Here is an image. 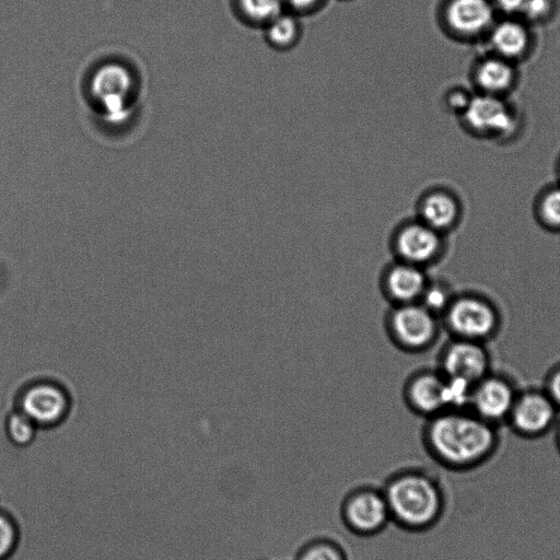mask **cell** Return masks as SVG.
<instances>
[{"label": "cell", "mask_w": 560, "mask_h": 560, "mask_svg": "<svg viewBox=\"0 0 560 560\" xmlns=\"http://www.w3.org/2000/svg\"><path fill=\"white\" fill-rule=\"evenodd\" d=\"M384 326L393 345L408 354L425 352L439 335L438 315L422 303L392 306Z\"/></svg>", "instance_id": "277c9868"}, {"label": "cell", "mask_w": 560, "mask_h": 560, "mask_svg": "<svg viewBox=\"0 0 560 560\" xmlns=\"http://www.w3.org/2000/svg\"><path fill=\"white\" fill-rule=\"evenodd\" d=\"M466 120L481 132L505 134L513 127L512 116L506 105L493 96L472 100L466 108Z\"/></svg>", "instance_id": "4fadbf2b"}, {"label": "cell", "mask_w": 560, "mask_h": 560, "mask_svg": "<svg viewBox=\"0 0 560 560\" xmlns=\"http://www.w3.org/2000/svg\"><path fill=\"white\" fill-rule=\"evenodd\" d=\"M450 331L460 340L478 342L497 328V314L492 305L476 297L453 299L445 313Z\"/></svg>", "instance_id": "8992f818"}, {"label": "cell", "mask_w": 560, "mask_h": 560, "mask_svg": "<svg viewBox=\"0 0 560 560\" xmlns=\"http://www.w3.org/2000/svg\"><path fill=\"white\" fill-rule=\"evenodd\" d=\"M550 0H525L522 11L530 19H540L550 10Z\"/></svg>", "instance_id": "d4e9b609"}, {"label": "cell", "mask_w": 560, "mask_h": 560, "mask_svg": "<svg viewBox=\"0 0 560 560\" xmlns=\"http://www.w3.org/2000/svg\"><path fill=\"white\" fill-rule=\"evenodd\" d=\"M451 27L465 34L483 31L493 20V8L487 0H453L448 8Z\"/></svg>", "instance_id": "5bb4252c"}, {"label": "cell", "mask_w": 560, "mask_h": 560, "mask_svg": "<svg viewBox=\"0 0 560 560\" xmlns=\"http://www.w3.org/2000/svg\"><path fill=\"white\" fill-rule=\"evenodd\" d=\"M516 400L515 392L508 382L498 378H484L475 384L471 405L476 416L493 425L510 416Z\"/></svg>", "instance_id": "7c38bea8"}, {"label": "cell", "mask_w": 560, "mask_h": 560, "mask_svg": "<svg viewBox=\"0 0 560 560\" xmlns=\"http://www.w3.org/2000/svg\"><path fill=\"white\" fill-rule=\"evenodd\" d=\"M548 396L554 404L560 407V369L553 373L550 382H548Z\"/></svg>", "instance_id": "484cf974"}, {"label": "cell", "mask_w": 560, "mask_h": 560, "mask_svg": "<svg viewBox=\"0 0 560 560\" xmlns=\"http://www.w3.org/2000/svg\"><path fill=\"white\" fill-rule=\"evenodd\" d=\"M340 518L358 538H373L387 530L392 522L382 486L364 483L350 488L341 501Z\"/></svg>", "instance_id": "3957f363"}, {"label": "cell", "mask_w": 560, "mask_h": 560, "mask_svg": "<svg viewBox=\"0 0 560 560\" xmlns=\"http://www.w3.org/2000/svg\"><path fill=\"white\" fill-rule=\"evenodd\" d=\"M391 522L407 533L434 530L445 517L448 497L441 477L424 465H405L381 485Z\"/></svg>", "instance_id": "7a4b0ae2"}, {"label": "cell", "mask_w": 560, "mask_h": 560, "mask_svg": "<svg viewBox=\"0 0 560 560\" xmlns=\"http://www.w3.org/2000/svg\"><path fill=\"white\" fill-rule=\"evenodd\" d=\"M495 49L504 56L517 57L528 45V33L519 23L507 21L501 23L493 33Z\"/></svg>", "instance_id": "e0dca14e"}, {"label": "cell", "mask_w": 560, "mask_h": 560, "mask_svg": "<svg viewBox=\"0 0 560 560\" xmlns=\"http://www.w3.org/2000/svg\"><path fill=\"white\" fill-rule=\"evenodd\" d=\"M294 560H350L346 546L331 535H317L302 543Z\"/></svg>", "instance_id": "2e32d148"}, {"label": "cell", "mask_w": 560, "mask_h": 560, "mask_svg": "<svg viewBox=\"0 0 560 560\" xmlns=\"http://www.w3.org/2000/svg\"><path fill=\"white\" fill-rule=\"evenodd\" d=\"M509 417L518 434L538 438L553 426L556 405L547 394L527 393L516 400Z\"/></svg>", "instance_id": "8fae6325"}, {"label": "cell", "mask_w": 560, "mask_h": 560, "mask_svg": "<svg viewBox=\"0 0 560 560\" xmlns=\"http://www.w3.org/2000/svg\"><path fill=\"white\" fill-rule=\"evenodd\" d=\"M524 2L525 0H496L497 5L507 13L521 10Z\"/></svg>", "instance_id": "4316f807"}, {"label": "cell", "mask_w": 560, "mask_h": 560, "mask_svg": "<svg viewBox=\"0 0 560 560\" xmlns=\"http://www.w3.org/2000/svg\"><path fill=\"white\" fill-rule=\"evenodd\" d=\"M244 14L255 21L271 22L282 15L283 0H240Z\"/></svg>", "instance_id": "44dd1931"}, {"label": "cell", "mask_w": 560, "mask_h": 560, "mask_svg": "<svg viewBox=\"0 0 560 560\" xmlns=\"http://www.w3.org/2000/svg\"><path fill=\"white\" fill-rule=\"evenodd\" d=\"M289 2L291 3V5L297 8H306L317 3L318 0H289Z\"/></svg>", "instance_id": "f1b7e54d"}, {"label": "cell", "mask_w": 560, "mask_h": 560, "mask_svg": "<svg viewBox=\"0 0 560 560\" xmlns=\"http://www.w3.org/2000/svg\"><path fill=\"white\" fill-rule=\"evenodd\" d=\"M478 84L489 93L508 89L513 80V70L504 61L490 60L482 64L477 74Z\"/></svg>", "instance_id": "ac0fdd59"}, {"label": "cell", "mask_w": 560, "mask_h": 560, "mask_svg": "<svg viewBox=\"0 0 560 560\" xmlns=\"http://www.w3.org/2000/svg\"><path fill=\"white\" fill-rule=\"evenodd\" d=\"M541 213L547 225L560 228V190L553 191L544 198Z\"/></svg>", "instance_id": "cb8c5ba5"}, {"label": "cell", "mask_w": 560, "mask_h": 560, "mask_svg": "<svg viewBox=\"0 0 560 560\" xmlns=\"http://www.w3.org/2000/svg\"><path fill=\"white\" fill-rule=\"evenodd\" d=\"M440 365L446 378L475 385L486 378L489 361L480 343L458 338L443 350Z\"/></svg>", "instance_id": "30bf717a"}, {"label": "cell", "mask_w": 560, "mask_h": 560, "mask_svg": "<svg viewBox=\"0 0 560 560\" xmlns=\"http://www.w3.org/2000/svg\"><path fill=\"white\" fill-rule=\"evenodd\" d=\"M557 445H558V448H559V451H560V430H559V434H558V437H557Z\"/></svg>", "instance_id": "f546056e"}, {"label": "cell", "mask_w": 560, "mask_h": 560, "mask_svg": "<svg viewBox=\"0 0 560 560\" xmlns=\"http://www.w3.org/2000/svg\"><path fill=\"white\" fill-rule=\"evenodd\" d=\"M466 98L461 95V93H457V95H453L450 98V103L452 105L453 108L457 109V108H468L469 103L465 102Z\"/></svg>", "instance_id": "83f0119b"}, {"label": "cell", "mask_w": 560, "mask_h": 560, "mask_svg": "<svg viewBox=\"0 0 560 560\" xmlns=\"http://www.w3.org/2000/svg\"><path fill=\"white\" fill-rule=\"evenodd\" d=\"M20 528L11 513L0 510V560H8L18 550Z\"/></svg>", "instance_id": "ffe728a7"}, {"label": "cell", "mask_w": 560, "mask_h": 560, "mask_svg": "<svg viewBox=\"0 0 560 560\" xmlns=\"http://www.w3.org/2000/svg\"><path fill=\"white\" fill-rule=\"evenodd\" d=\"M429 280L426 268L394 260L384 268L380 287L391 307L411 305L422 300Z\"/></svg>", "instance_id": "9c48e42d"}, {"label": "cell", "mask_w": 560, "mask_h": 560, "mask_svg": "<svg viewBox=\"0 0 560 560\" xmlns=\"http://www.w3.org/2000/svg\"><path fill=\"white\" fill-rule=\"evenodd\" d=\"M452 300L453 298L448 286L429 280L423 298L419 303H422L429 311L439 315L447 311Z\"/></svg>", "instance_id": "7402d4cb"}, {"label": "cell", "mask_w": 560, "mask_h": 560, "mask_svg": "<svg viewBox=\"0 0 560 560\" xmlns=\"http://www.w3.org/2000/svg\"><path fill=\"white\" fill-rule=\"evenodd\" d=\"M297 33V22L289 16L279 15L268 22V39L277 46L290 44L295 40Z\"/></svg>", "instance_id": "603a6c76"}, {"label": "cell", "mask_w": 560, "mask_h": 560, "mask_svg": "<svg viewBox=\"0 0 560 560\" xmlns=\"http://www.w3.org/2000/svg\"><path fill=\"white\" fill-rule=\"evenodd\" d=\"M256 560H273V559H264V558H263V559H256Z\"/></svg>", "instance_id": "4dcf8cb0"}, {"label": "cell", "mask_w": 560, "mask_h": 560, "mask_svg": "<svg viewBox=\"0 0 560 560\" xmlns=\"http://www.w3.org/2000/svg\"><path fill=\"white\" fill-rule=\"evenodd\" d=\"M39 428L25 414L16 410L6 419V434L13 445L26 448L37 438Z\"/></svg>", "instance_id": "d6986e66"}, {"label": "cell", "mask_w": 560, "mask_h": 560, "mask_svg": "<svg viewBox=\"0 0 560 560\" xmlns=\"http://www.w3.org/2000/svg\"><path fill=\"white\" fill-rule=\"evenodd\" d=\"M408 408L427 418L448 411L447 380L441 372L423 370L413 373L403 388Z\"/></svg>", "instance_id": "ba28073f"}, {"label": "cell", "mask_w": 560, "mask_h": 560, "mask_svg": "<svg viewBox=\"0 0 560 560\" xmlns=\"http://www.w3.org/2000/svg\"><path fill=\"white\" fill-rule=\"evenodd\" d=\"M72 406L65 385L50 378L34 379L23 385L16 401V410L29 417L39 429L64 424Z\"/></svg>", "instance_id": "5b68a950"}, {"label": "cell", "mask_w": 560, "mask_h": 560, "mask_svg": "<svg viewBox=\"0 0 560 560\" xmlns=\"http://www.w3.org/2000/svg\"><path fill=\"white\" fill-rule=\"evenodd\" d=\"M422 440L429 457L452 472L478 468L497 449L493 425L461 411H446L428 418Z\"/></svg>", "instance_id": "6da1fadb"}, {"label": "cell", "mask_w": 560, "mask_h": 560, "mask_svg": "<svg viewBox=\"0 0 560 560\" xmlns=\"http://www.w3.org/2000/svg\"><path fill=\"white\" fill-rule=\"evenodd\" d=\"M459 208L453 198L447 194L430 195L420 207V221L442 233L450 229L457 221Z\"/></svg>", "instance_id": "9a60e30c"}, {"label": "cell", "mask_w": 560, "mask_h": 560, "mask_svg": "<svg viewBox=\"0 0 560 560\" xmlns=\"http://www.w3.org/2000/svg\"><path fill=\"white\" fill-rule=\"evenodd\" d=\"M441 235L420 220L402 225L391 242L394 260L423 268L434 264L443 251Z\"/></svg>", "instance_id": "52a82bcc"}]
</instances>
